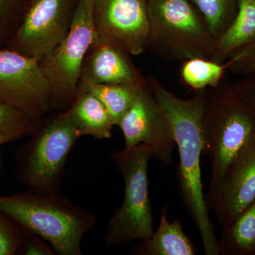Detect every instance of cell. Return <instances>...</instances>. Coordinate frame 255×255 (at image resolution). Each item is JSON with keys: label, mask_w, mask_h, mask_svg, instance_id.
<instances>
[{"label": "cell", "mask_w": 255, "mask_h": 255, "mask_svg": "<svg viewBox=\"0 0 255 255\" xmlns=\"http://www.w3.org/2000/svg\"><path fill=\"white\" fill-rule=\"evenodd\" d=\"M146 80L173 129L180 162L178 179L183 204L199 230L205 254L219 255V239L206 206L201 181V157L205 150L204 114L209 90L196 92L191 98L184 100L152 75Z\"/></svg>", "instance_id": "1"}, {"label": "cell", "mask_w": 255, "mask_h": 255, "mask_svg": "<svg viewBox=\"0 0 255 255\" xmlns=\"http://www.w3.org/2000/svg\"><path fill=\"white\" fill-rule=\"evenodd\" d=\"M0 211L23 231L43 238L60 255H81L82 238L97 219L60 192L28 189L0 196Z\"/></svg>", "instance_id": "2"}, {"label": "cell", "mask_w": 255, "mask_h": 255, "mask_svg": "<svg viewBox=\"0 0 255 255\" xmlns=\"http://www.w3.org/2000/svg\"><path fill=\"white\" fill-rule=\"evenodd\" d=\"M204 154L211 165V180L205 196L209 211L223 178L243 147L255 135V112L232 87L219 86L208 92L204 114Z\"/></svg>", "instance_id": "3"}, {"label": "cell", "mask_w": 255, "mask_h": 255, "mask_svg": "<svg viewBox=\"0 0 255 255\" xmlns=\"http://www.w3.org/2000/svg\"><path fill=\"white\" fill-rule=\"evenodd\" d=\"M147 50L169 61L214 60L215 38L190 0H147Z\"/></svg>", "instance_id": "4"}, {"label": "cell", "mask_w": 255, "mask_h": 255, "mask_svg": "<svg viewBox=\"0 0 255 255\" xmlns=\"http://www.w3.org/2000/svg\"><path fill=\"white\" fill-rule=\"evenodd\" d=\"M30 140L16 152V179L32 190L60 192L69 154L80 137L65 111L42 119Z\"/></svg>", "instance_id": "5"}, {"label": "cell", "mask_w": 255, "mask_h": 255, "mask_svg": "<svg viewBox=\"0 0 255 255\" xmlns=\"http://www.w3.org/2000/svg\"><path fill=\"white\" fill-rule=\"evenodd\" d=\"M124 181L123 203L110 221L106 233L107 248L129 241H143L154 233V221L149 198L148 162L152 153L148 147L139 145L112 152Z\"/></svg>", "instance_id": "6"}, {"label": "cell", "mask_w": 255, "mask_h": 255, "mask_svg": "<svg viewBox=\"0 0 255 255\" xmlns=\"http://www.w3.org/2000/svg\"><path fill=\"white\" fill-rule=\"evenodd\" d=\"M94 1L79 0L68 35L39 62L51 89L55 110H68L76 98L82 63L97 37L92 17Z\"/></svg>", "instance_id": "7"}, {"label": "cell", "mask_w": 255, "mask_h": 255, "mask_svg": "<svg viewBox=\"0 0 255 255\" xmlns=\"http://www.w3.org/2000/svg\"><path fill=\"white\" fill-rule=\"evenodd\" d=\"M79 0H29L26 14L6 48L40 62L67 36Z\"/></svg>", "instance_id": "8"}, {"label": "cell", "mask_w": 255, "mask_h": 255, "mask_svg": "<svg viewBox=\"0 0 255 255\" xmlns=\"http://www.w3.org/2000/svg\"><path fill=\"white\" fill-rule=\"evenodd\" d=\"M0 102L38 119L55 110L39 62L8 48L0 49Z\"/></svg>", "instance_id": "9"}, {"label": "cell", "mask_w": 255, "mask_h": 255, "mask_svg": "<svg viewBox=\"0 0 255 255\" xmlns=\"http://www.w3.org/2000/svg\"><path fill=\"white\" fill-rule=\"evenodd\" d=\"M118 126L125 139L124 147L145 145L161 163L171 164L176 147L173 129L148 85L140 90Z\"/></svg>", "instance_id": "10"}, {"label": "cell", "mask_w": 255, "mask_h": 255, "mask_svg": "<svg viewBox=\"0 0 255 255\" xmlns=\"http://www.w3.org/2000/svg\"><path fill=\"white\" fill-rule=\"evenodd\" d=\"M92 17L98 36L118 42L132 55L147 50V0H95Z\"/></svg>", "instance_id": "11"}, {"label": "cell", "mask_w": 255, "mask_h": 255, "mask_svg": "<svg viewBox=\"0 0 255 255\" xmlns=\"http://www.w3.org/2000/svg\"><path fill=\"white\" fill-rule=\"evenodd\" d=\"M131 55L118 42L97 35L82 63L80 83L147 86Z\"/></svg>", "instance_id": "12"}, {"label": "cell", "mask_w": 255, "mask_h": 255, "mask_svg": "<svg viewBox=\"0 0 255 255\" xmlns=\"http://www.w3.org/2000/svg\"><path fill=\"white\" fill-rule=\"evenodd\" d=\"M255 200V135L228 168L212 211L220 226L226 228Z\"/></svg>", "instance_id": "13"}, {"label": "cell", "mask_w": 255, "mask_h": 255, "mask_svg": "<svg viewBox=\"0 0 255 255\" xmlns=\"http://www.w3.org/2000/svg\"><path fill=\"white\" fill-rule=\"evenodd\" d=\"M79 135H91L98 140L112 137L114 127L103 104L86 87L80 84L73 105L65 110Z\"/></svg>", "instance_id": "14"}, {"label": "cell", "mask_w": 255, "mask_h": 255, "mask_svg": "<svg viewBox=\"0 0 255 255\" xmlns=\"http://www.w3.org/2000/svg\"><path fill=\"white\" fill-rule=\"evenodd\" d=\"M255 41V0H238L236 16L227 29L215 40L214 61L224 63Z\"/></svg>", "instance_id": "15"}, {"label": "cell", "mask_w": 255, "mask_h": 255, "mask_svg": "<svg viewBox=\"0 0 255 255\" xmlns=\"http://www.w3.org/2000/svg\"><path fill=\"white\" fill-rule=\"evenodd\" d=\"M137 254L144 255H194L192 242L183 231L179 220L169 222L165 211H162L157 231L147 240L140 241Z\"/></svg>", "instance_id": "16"}, {"label": "cell", "mask_w": 255, "mask_h": 255, "mask_svg": "<svg viewBox=\"0 0 255 255\" xmlns=\"http://www.w3.org/2000/svg\"><path fill=\"white\" fill-rule=\"evenodd\" d=\"M219 249V255H255V200L223 228Z\"/></svg>", "instance_id": "17"}, {"label": "cell", "mask_w": 255, "mask_h": 255, "mask_svg": "<svg viewBox=\"0 0 255 255\" xmlns=\"http://www.w3.org/2000/svg\"><path fill=\"white\" fill-rule=\"evenodd\" d=\"M80 84L86 87L103 104L114 126H118L124 114L135 102L139 92L147 86L137 87L125 84L99 85L82 82Z\"/></svg>", "instance_id": "18"}, {"label": "cell", "mask_w": 255, "mask_h": 255, "mask_svg": "<svg viewBox=\"0 0 255 255\" xmlns=\"http://www.w3.org/2000/svg\"><path fill=\"white\" fill-rule=\"evenodd\" d=\"M228 67V62L220 63L204 58H193L183 62L181 78L186 85L195 92L214 88L221 83Z\"/></svg>", "instance_id": "19"}, {"label": "cell", "mask_w": 255, "mask_h": 255, "mask_svg": "<svg viewBox=\"0 0 255 255\" xmlns=\"http://www.w3.org/2000/svg\"><path fill=\"white\" fill-rule=\"evenodd\" d=\"M42 119L33 118L0 102V146L30 136Z\"/></svg>", "instance_id": "20"}, {"label": "cell", "mask_w": 255, "mask_h": 255, "mask_svg": "<svg viewBox=\"0 0 255 255\" xmlns=\"http://www.w3.org/2000/svg\"><path fill=\"white\" fill-rule=\"evenodd\" d=\"M205 20L215 40L227 29L238 10V0H190Z\"/></svg>", "instance_id": "21"}, {"label": "cell", "mask_w": 255, "mask_h": 255, "mask_svg": "<svg viewBox=\"0 0 255 255\" xmlns=\"http://www.w3.org/2000/svg\"><path fill=\"white\" fill-rule=\"evenodd\" d=\"M29 1L0 0V49L13 39L26 14Z\"/></svg>", "instance_id": "22"}, {"label": "cell", "mask_w": 255, "mask_h": 255, "mask_svg": "<svg viewBox=\"0 0 255 255\" xmlns=\"http://www.w3.org/2000/svg\"><path fill=\"white\" fill-rule=\"evenodd\" d=\"M24 231L0 211V255H17Z\"/></svg>", "instance_id": "23"}, {"label": "cell", "mask_w": 255, "mask_h": 255, "mask_svg": "<svg viewBox=\"0 0 255 255\" xmlns=\"http://www.w3.org/2000/svg\"><path fill=\"white\" fill-rule=\"evenodd\" d=\"M228 63V70L234 73L244 75L255 73V41L233 55Z\"/></svg>", "instance_id": "24"}, {"label": "cell", "mask_w": 255, "mask_h": 255, "mask_svg": "<svg viewBox=\"0 0 255 255\" xmlns=\"http://www.w3.org/2000/svg\"><path fill=\"white\" fill-rule=\"evenodd\" d=\"M24 231L23 237L17 255H52L55 253L51 246L46 241L33 234Z\"/></svg>", "instance_id": "25"}, {"label": "cell", "mask_w": 255, "mask_h": 255, "mask_svg": "<svg viewBox=\"0 0 255 255\" xmlns=\"http://www.w3.org/2000/svg\"><path fill=\"white\" fill-rule=\"evenodd\" d=\"M246 75L248 78L237 82L233 87L241 100L255 112V73Z\"/></svg>", "instance_id": "26"}]
</instances>
